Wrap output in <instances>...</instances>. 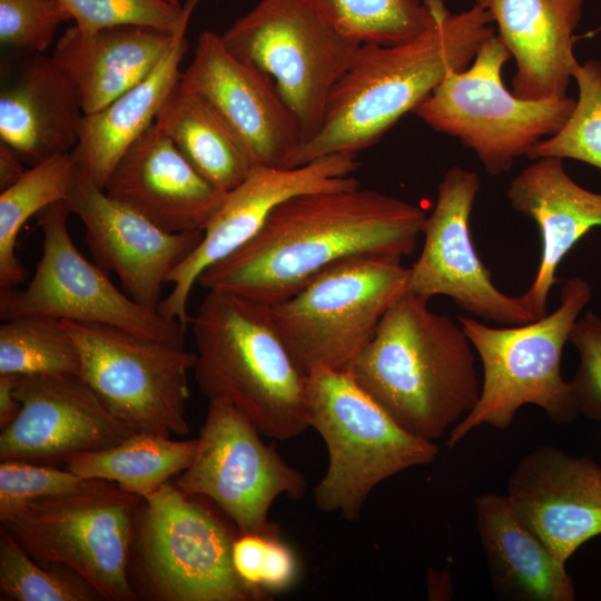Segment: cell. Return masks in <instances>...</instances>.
Listing matches in <instances>:
<instances>
[{
    "instance_id": "7c38bea8",
    "label": "cell",
    "mask_w": 601,
    "mask_h": 601,
    "mask_svg": "<svg viewBox=\"0 0 601 601\" xmlns=\"http://www.w3.org/2000/svg\"><path fill=\"white\" fill-rule=\"evenodd\" d=\"M62 322L78 349L79 376L114 414L141 432L189 434L188 372L196 353L109 325Z\"/></svg>"
},
{
    "instance_id": "d6a6232c",
    "label": "cell",
    "mask_w": 601,
    "mask_h": 601,
    "mask_svg": "<svg viewBox=\"0 0 601 601\" xmlns=\"http://www.w3.org/2000/svg\"><path fill=\"white\" fill-rule=\"evenodd\" d=\"M1 601H99L100 593L79 573L62 564L33 559L0 525Z\"/></svg>"
},
{
    "instance_id": "2e32d148",
    "label": "cell",
    "mask_w": 601,
    "mask_h": 601,
    "mask_svg": "<svg viewBox=\"0 0 601 601\" xmlns=\"http://www.w3.org/2000/svg\"><path fill=\"white\" fill-rule=\"evenodd\" d=\"M355 156L335 154L296 167H255L226 193L199 245L168 275L173 289L158 312L187 326L191 322L189 295L200 274L249 242L285 200L306 193L358 187L359 181L351 176L359 166Z\"/></svg>"
},
{
    "instance_id": "ab89813d",
    "label": "cell",
    "mask_w": 601,
    "mask_h": 601,
    "mask_svg": "<svg viewBox=\"0 0 601 601\" xmlns=\"http://www.w3.org/2000/svg\"><path fill=\"white\" fill-rule=\"evenodd\" d=\"M16 376L0 375V428L12 423L21 411L16 391Z\"/></svg>"
},
{
    "instance_id": "d590c367",
    "label": "cell",
    "mask_w": 601,
    "mask_h": 601,
    "mask_svg": "<svg viewBox=\"0 0 601 601\" xmlns=\"http://www.w3.org/2000/svg\"><path fill=\"white\" fill-rule=\"evenodd\" d=\"M233 564L239 578L265 597L289 589L298 573L297 558L279 535L238 533Z\"/></svg>"
},
{
    "instance_id": "4fadbf2b",
    "label": "cell",
    "mask_w": 601,
    "mask_h": 601,
    "mask_svg": "<svg viewBox=\"0 0 601 601\" xmlns=\"http://www.w3.org/2000/svg\"><path fill=\"white\" fill-rule=\"evenodd\" d=\"M69 214L65 200H58L37 215L43 237L41 258L23 290L1 287V319L45 315L109 325L184 346L186 326L135 302L118 289L107 270L85 258L70 236Z\"/></svg>"
},
{
    "instance_id": "1f68e13d",
    "label": "cell",
    "mask_w": 601,
    "mask_h": 601,
    "mask_svg": "<svg viewBox=\"0 0 601 601\" xmlns=\"http://www.w3.org/2000/svg\"><path fill=\"white\" fill-rule=\"evenodd\" d=\"M76 344L59 318L13 317L0 325V375L78 374Z\"/></svg>"
},
{
    "instance_id": "3957f363",
    "label": "cell",
    "mask_w": 601,
    "mask_h": 601,
    "mask_svg": "<svg viewBox=\"0 0 601 601\" xmlns=\"http://www.w3.org/2000/svg\"><path fill=\"white\" fill-rule=\"evenodd\" d=\"M406 292L347 371L411 434L434 441L476 405L475 349L462 326Z\"/></svg>"
},
{
    "instance_id": "f1b7e54d",
    "label": "cell",
    "mask_w": 601,
    "mask_h": 601,
    "mask_svg": "<svg viewBox=\"0 0 601 601\" xmlns=\"http://www.w3.org/2000/svg\"><path fill=\"white\" fill-rule=\"evenodd\" d=\"M197 443V437L178 441L138 431L112 446L71 457L66 469L146 497L190 465Z\"/></svg>"
},
{
    "instance_id": "f546056e",
    "label": "cell",
    "mask_w": 601,
    "mask_h": 601,
    "mask_svg": "<svg viewBox=\"0 0 601 601\" xmlns=\"http://www.w3.org/2000/svg\"><path fill=\"white\" fill-rule=\"evenodd\" d=\"M77 162L72 151L31 166L0 194V286L14 287L28 276L16 256L17 237L27 220L58 200H65Z\"/></svg>"
},
{
    "instance_id": "d4e9b609",
    "label": "cell",
    "mask_w": 601,
    "mask_h": 601,
    "mask_svg": "<svg viewBox=\"0 0 601 601\" xmlns=\"http://www.w3.org/2000/svg\"><path fill=\"white\" fill-rule=\"evenodd\" d=\"M83 117L78 97L51 56L32 55L0 93V141L31 166L72 151Z\"/></svg>"
},
{
    "instance_id": "ba28073f",
    "label": "cell",
    "mask_w": 601,
    "mask_h": 601,
    "mask_svg": "<svg viewBox=\"0 0 601 601\" xmlns=\"http://www.w3.org/2000/svg\"><path fill=\"white\" fill-rule=\"evenodd\" d=\"M401 259L359 255L318 273L272 305L277 329L296 365L345 371L371 341L387 311L407 292Z\"/></svg>"
},
{
    "instance_id": "603a6c76",
    "label": "cell",
    "mask_w": 601,
    "mask_h": 601,
    "mask_svg": "<svg viewBox=\"0 0 601 601\" xmlns=\"http://www.w3.org/2000/svg\"><path fill=\"white\" fill-rule=\"evenodd\" d=\"M584 0H475L496 23L515 61L512 92L523 99L566 97L579 62L574 31Z\"/></svg>"
},
{
    "instance_id": "d6986e66",
    "label": "cell",
    "mask_w": 601,
    "mask_h": 601,
    "mask_svg": "<svg viewBox=\"0 0 601 601\" xmlns=\"http://www.w3.org/2000/svg\"><path fill=\"white\" fill-rule=\"evenodd\" d=\"M86 228L97 265L114 272L138 304L158 311L168 275L199 245L204 230L169 233L108 196L78 166L65 198Z\"/></svg>"
},
{
    "instance_id": "9c48e42d",
    "label": "cell",
    "mask_w": 601,
    "mask_h": 601,
    "mask_svg": "<svg viewBox=\"0 0 601 601\" xmlns=\"http://www.w3.org/2000/svg\"><path fill=\"white\" fill-rule=\"evenodd\" d=\"M512 58L492 35L463 70L451 71L414 114L435 131L457 138L472 149L492 176L510 170L569 118L575 99H523L509 91L502 68Z\"/></svg>"
},
{
    "instance_id": "5bb4252c",
    "label": "cell",
    "mask_w": 601,
    "mask_h": 601,
    "mask_svg": "<svg viewBox=\"0 0 601 601\" xmlns=\"http://www.w3.org/2000/svg\"><path fill=\"white\" fill-rule=\"evenodd\" d=\"M260 435L233 405L209 402L195 456L174 483L211 501L238 533L279 535L268 520L273 503L280 495L302 499L307 484Z\"/></svg>"
},
{
    "instance_id": "8fae6325",
    "label": "cell",
    "mask_w": 601,
    "mask_h": 601,
    "mask_svg": "<svg viewBox=\"0 0 601 601\" xmlns=\"http://www.w3.org/2000/svg\"><path fill=\"white\" fill-rule=\"evenodd\" d=\"M220 36L235 57L273 79L303 145L318 132L329 96L361 47L306 0H260Z\"/></svg>"
},
{
    "instance_id": "e575fe53",
    "label": "cell",
    "mask_w": 601,
    "mask_h": 601,
    "mask_svg": "<svg viewBox=\"0 0 601 601\" xmlns=\"http://www.w3.org/2000/svg\"><path fill=\"white\" fill-rule=\"evenodd\" d=\"M76 21L88 32L118 26L152 28L170 33L188 26L200 0L175 6L167 0H60Z\"/></svg>"
},
{
    "instance_id": "6da1fadb",
    "label": "cell",
    "mask_w": 601,
    "mask_h": 601,
    "mask_svg": "<svg viewBox=\"0 0 601 601\" xmlns=\"http://www.w3.org/2000/svg\"><path fill=\"white\" fill-rule=\"evenodd\" d=\"M426 216L410 201L361 186L297 195L279 204L249 242L205 269L197 284L272 306L341 259L402 260L414 253Z\"/></svg>"
},
{
    "instance_id": "9a60e30c",
    "label": "cell",
    "mask_w": 601,
    "mask_h": 601,
    "mask_svg": "<svg viewBox=\"0 0 601 601\" xmlns=\"http://www.w3.org/2000/svg\"><path fill=\"white\" fill-rule=\"evenodd\" d=\"M480 188L476 171L453 166L444 174L426 216L421 254L410 267L407 290L428 299L447 296L461 311L499 325L530 323L535 317L521 296L500 290L475 250L471 215Z\"/></svg>"
},
{
    "instance_id": "60d3db41",
    "label": "cell",
    "mask_w": 601,
    "mask_h": 601,
    "mask_svg": "<svg viewBox=\"0 0 601 601\" xmlns=\"http://www.w3.org/2000/svg\"><path fill=\"white\" fill-rule=\"evenodd\" d=\"M22 158L7 144L0 141V189L17 183L28 170Z\"/></svg>"
},
{
    "instance_id": "4316f807",
    "label": "cell",
    "mask_w": 601,
    "mask_h": 601,
    "mask_svg": "<svg viewBox=\"0 0 601 601\" xmlns=\"http://www.w3.org/2000/svg\"><path fill=\"white\" fill-rule=\"evenodd\" d=\"M186 27L154 70L140 82L104 108L83 115L79 138L72 149L77 166L105 189L126 150L156 121L180 79V62L188 49Z\"/></svg>"
},
{
    "instance_id": "f35d334b",
    "label": "cell",
    "mask_w": 601,
    "mask_h": 601,
    "mask_svg": "<svg viewBox=\"0 0 601 601\" xmlns=\"http://www.w3.org/2000/svg\"><path fill=\"white\" fill-rule=\"evenodd\" d=\"M579 353V367L571 388L578 413L601 420V316L593 311L581 314L569 337Z\"/></svg>"
},
{
    "instance_id": "7402d4cb",
    "label": "cell",
    "mask_w": 601,
    "mask_h": 601,
    "mask_svg": "<svg viewBox=\"0 0 601 601\" xmlns=\"http://www.w3.org/2000/svg\"><path fill=\"white\" fill-rule=\"evenodd\" d=\"M506 197L515 211L539 227V267L521 296L538 319L548 314V298L559 282L555 273L564 256L592 228L601 226V194L575 183L566 174L563 159L541 157L511 180Z\"/></svg>"
},
{
    "instance_id": "b9f144b4",
    "label": "cell",
    "mask_w": 601,
    "mask_h": 601,
    "mask_svg": "<svg viewBox=\"0 0 601 601\" xmlns=\"http://www.w3.org/2000/svg\"><path fill=\"white\" fill-rule=\"evenodd\" d=\"M175 6H180L179 0H167Z\"/></svg>"
},
{
    "instance_id": "83f0119b",
    "label": "cell",
    "mask_w": 601,
    "mask_h": 601,
    "mask_svg": "<svg viewBox=\"0 0 601 601\" xmlns=\"http://www.w3.org/2000/svg\"><path fill=\"white\" fill-rule=\"evenodd\" d=\"M155 124L206 180L224 191L238 186L257 167L225 121L179 81Z\"/></svg>"
},
{
    "instance_id": "836d02e7",
    "label": "cell",
    "mask_w": 601,
    "mask_h": 601,
    "mask_svg": "<svg viewBox=\"0 0 601 601\" xmlns=\"http://www.w3.org/2000/svg\"><path fill=\"white\" fill-rule=\"evenodd\" d=\"M573 80L579 95L572 112L563 126L539 141L528 157L570 158L601 169V62L590 59L579 63Z\"/></svg>"
},
{
    "instance_id": "e0dca14e",
    "label": "cell",
    "mask_w": 601,
    "mask_h": 601,
    "mask_svg": "<svg viewBox=\"0 0 601 601\" xmlns=\"http://www.w3.org/2000/svg\"><path fill=\"white\" fill-rule=\"evenodd\" d=\"M21 411L0 433V460L58 466L139 430L114 414L78 374L16 376Z\"/></svg>"
},
{
    "instance_id": "4dcf8cb0",
    "label": "cell",
    "mask_w": 601,
    "mask_h": 601,
    "mask_svg": "<svg viewBox=\"0 0 601 601\" xmlns=\"http://www.w3.org/2000/svg\"><path fill=\"white\" fill-rule=\"evenodd\" d=\"M331 26L361 45H398L430 29L442 0H306Z\"/></svg>"
},
{
    "instance_id": "cb8c5ba5",
    "label": "cell",
    "mask_w": 601,
    "mask_h": 601,
    "mask_svg": "<svg viewBox=\"0 0 601 601\" xmlns=\"http://www.w3.org/2000/svg\"><path fill=\"white\" fill-rule=\"evenodd\" d=\"M175 33L136 26L88 32L76 24L51 55L72 86L83 115L92 114L145 79L171 46Z\"/></svg>"
},
{
    "instance_id": "ac0fdd59",
    "label": "cell",
    "mask_w": 601,
    "mask_h": 601,
    "mask_svg": "<svg viewBox=\"0 0 601 601\" xmlns=\"http://www.w3.org/2000/svg\"><path fill=\"white\" fill-rule=\"evenodd\" d=\"M179 83L234 131L256 166L290 167L303 145L298 122L273 79L235 57L221 36L203 31Z\"/></svg>"
},
{
    "instance_id": "5b68a950",
    "label": "cell",
    "mask_w": 601,
    "mask_h": 601,
    "mask_svg": "<svg viewBox=\"0 0 601 601\" xmlns=\"http://www.w3.org/2000/svg\"><path fill=\"white\" fill-rule=\"evenodd\" d=\"M591 297L590 284L574 276L563 283L559 306L530 323L494 327L475 317H457L480 358L483 380L474 408L449 431L447 447L482 425L509 428L525 404L542 408L558 424L575 418L578 410L571 383L562 376L561 359Z\"/></svg>"
},
{
    "instance_id": "ffe728a7",
    "label": "cell",
    "mask_w": 601,
    "mask_h": 601,
    "mask_svg": "<svg viewBox=\"0 0 601 601\" xmlns=\"http://www.w3.org/2000/svg\"><path fill=\"white\" fill-rule=\"evenodd\" d=\"M505 495L563 563L601 534V465L588 456L539 445L520 460Z\"/></svg>"
},
{
    "instance_id": "7a4b0ae2",
    "label": "cell",
    "mask_w": 601,
    "mask_h": 601,
    "mask_svg": "<svg viewBox=\"0 0 601 601\" xmlns=\"http://www.w3.org/2000/svg\"><path fill=\"white\" fill-rule=\"evenodd\" d=\"M490 13L477 4L447 9L418 37L392 46L364 43L333 89L318 132L290 167L319 157L349 154L377 144L451 72L465 69L494 35Z\"/></svg>"
},
{
    "instance_id": "484cf974",
    "label": "cell",
    "mask_w": 601,
    "mask_h": 601,
    "mask_svg": "<svg viewBox=\"0 0 601 601\" xmlns=\"http://www.w3.org/2000/svg\"><path fill=\"white\" fill-rule=\"evenodd\" d=\"M474 506L496 595L518 601L574 600L565 563L522 520L506 495L484 493Z\"/></svg>"
},
{
    "instance_id": "30bf717a",
    "label": "cell",
    "mask_w": 601,
    "mask_h": 601,
    "mask_svg": "<svg viewBox=\"0 0 601 601\" xmlns=\"http://www.w3.org/2000/svg\"><path fill=\"white\" fill-rule=\"evenodd\" d=\"M142 497L97 480L83 491L27 501L0 523L43 564L66 565L107 601H137L127 577Z\"/></svg>"
},
{
    "instance_id": "44dd1931",
    "label": "cell",
    "mask_w": 601,
    "mask_h": 601,
    "mask_svg": "<svg viewBox=\"0 0 601 601\" xmlns=\"http://www.w3.org/2000/svg\"><path fill=\"white\" fill-rule=\"evenodd\" d=\"M105 191L169 233L204 230L227 193L206 180L155 122L119 159Z\"/></svg>"
},
{
    "instance_id": "8d00e7d4",
    "label": "cell",
    "mask_w": 601,
    "mask_h": 601,
    "mask_svg": "<svg viewBox=\"0 0 601 601\" xmlns=\"http://www.w3.org/2000/svg\"><path fill=\"white\" fill-rule=\"evenodd\" d=\"M71 19L60 0H0V42L17 51L43 53L58 27Z\"/></svg>"
},
{
    "instance_id": "277c9868",
    "label": "cell",
    "mask_w": 601,
    "mask_h": 601,
    "mask_svg": "<svg viewBox=\"0 0 601 601\" xmlns=\"http://www.w3.org/2000/svg\"><path fill=\"white\" fill-rule=\"evenodd\" d=\"M190 323L195 380L209 402L233 405L269 439L289 440L309 427L307 375L280 337L270 305L209 289Z\"/></svg>"
},
{
    "instance_id": "8992f818",
    "label": "cell",
    "mask_w": 601,
    "mask_h": 601,
    "mask_svg": "<svg viewBox=\"0 0 601 601\" xmlns=\"http://www.w3.org/2000/svg\"><path fill=\"white\" fill-rule=\"evenodd\" d=\"M203 496L174 481L142 497L130 544L127 577L137 600L257 601L233 564L237 529Z\"/></svg>"
},
{
    "instance_id": "74e56055",
    "label": "cell",
    "mask_w": 601,
    "mask_h": 601,
    "mask_svg": "<svg viewBox=\"0 0 601 601\" xmlns=\"http://www.w3.org/2000/svg\"><path fill=\"white\" fill-rule=\"evenodd\" d=\"M96 481L53 465L0 460V516L27 501L77 493Z\"/></svg>"
},
{
    "instance_id": "52a82bcc",
    "label": "cell",
    "mask_w": 601,
    "mask_h": 601,
    "mask_svg": "<svg viewBox=\"0 0 601 601\" xmlns=\"http://www.w3.org/2000/svg\"><path fill=\"white\" fill-rule=\"evenodd\" d=\"M308 426L328 453L314 489L317 510L354 521L372 491L386 479L434 462V441L401 427L347 371L318 368L307 374Z\"/></svg>"
}]
</instances>
